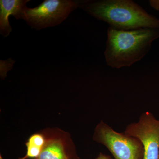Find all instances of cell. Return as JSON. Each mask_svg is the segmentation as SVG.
Masks as SVG:
<instances>
[{
    "label": "cell",
    "instance_id": "8992f818",
    "mask_svg": "<svg viewBox=\"0 0 159 159\" xmlns=\"http://www.w3.org/2000/svg\"><path fill=\"white\" fill-rule=\"evenodd\" d=\"M45 145L34 159H80L70 134L58 127L43 129Z\"/></svg>",
    "mask_w": 159,
    "mask_h": 159
},
{
    "label": "cell",
    "instance_id": "5b68a950",
    "mask_svg": "<svg viewBox=\"0 0 159 159\" xmlns=\"http://www.w3.org/2000/svg\"><path fill=\"white\" fill-rule=\"evenodd\" d=\"M124 132L142 142L143 159H159V119L153 114L148 111L143 113L138 122L126 126Z\"/></svg>",
    "mask_w": 159,
    "mask_h": 159
},
{
    "label": "cell",
    "instance_id": "30bf717a",
    "mask_svg": "<svg viewBox=\"0 0 159 159\" xmlns=\"http://www.w3.org/2000/svg\"><path fill=\"white\" fill-rule=\"evenodd\" d=\"M149 4L154 9L159 11V1H149Z\"/></svg>",
    "mask_w": 159,
    "mask_h": 159
},
{
    "label": "cell",
    "instance_id": "277c9868",
    "mask_svg": "<svg viewBox=\"0 0 159 159\" xmlns=\"http://www.w3.org/2000/svg\"><path fill=\"white\" fill-rule=\"evenodd\" d=\"M78 8V1L45 0L35 8L27 7L23 20L31 28L39 30L58 25Z\"/></svg>",
    "mask_w": 159,
    "mask_h": 159
},
{
    "label": "cell",
    "instance_id": "7a4b0ae2",
    "mask_svg": "<svg viewBox=\"0 0 159 159\" xmlns=\"http://www.w3.org/2000/svg\"><path fill=\"white\" fill-rule=\"evenodd\" d=\"M104 52L107 65L113 68L130 67L148 53L152 43L159 38V29L122 30L109 27Z\"/></svg>",
    "mask_w": 159,
    "mask_h": 159
},
{
    "label": "cell",
    "instance_id": "52a82bcc",
    "mask_svg": "<svg viewBox=\"0 0 159 159\" xmlns=\"http://www.w3.org/2000/svg\"><path fill=\"white\" fill-rule=\"evenodd\" d=\"M29 0L0 1V33L6 38L12 31L9 22V16L12 15L16 19H23L24 12Z\"/></svg>",
    "mask_w": 159,
    "mask_h": 159
},
{
    "label": "cell",
    "instance_id": "8fae6325",
    "mask_svg": "<svg viewBox=\"0 0 159 159\" xmlns=\"http://www.w3.org/2000/svg\"><path fill=\"white\" fill-rule=\"evenodd\" d=\"M96 159H111V158L108 156L100 152Z\"/></svg>",
    "mask_w": 159,
    "mask_h": 159
},
{
    "label": "cell",
    "instance_id": "9c48e42d",
    "mask_svg": "<svg viewBox=\"0 0 159 159\" xmlns=\"http://www.w3.org/2000/svg\"><path fill=\"white\" fill-rule=\"evenodd\" d=\"M15 61L12 59L7 60H1V77L2 79H4L7 76L8 71L11 70L13 67Z\"/></svg>",
    "mask_w": 159,
    "mask_h": 159
},
{
    "label": "cell",
    "instance_id": "7c38bea8",
    "mask_svg": "<svg viewBox=\"0 0 159 159\" xmlns=\"http://www.w3.org/2000/svg\"><path fill=\"white\" fill-rule=\"evenodd\" d=\"M0 159H3V157H2V156L1 155H0Z\"/></svg>",
    "mask_w": 159,
    "mask_h": 159
},
{
    "label": "cell",
    "instance_id": "4fadbf2b",
    "mask_svg": "<svg viewBox=\"0 0 159 159\" xmlns=\"http://www.w3.org/2000/svg\"></svg>",
    "mask_w": 159,
    "mask_h": 159
},
{
    "label": "cell",
    "instance_id": "6da1fadb",
    "mask_svg": "<svg viewBox=\"0 0 159 159\" xmlns=\"http://www.w3.org/2000/svg\"><path fill=\"white\" fill-rule=\"evenodd\" d=\"M78 3L80 9L114 29H159V19L131 0H86Z\"/></svg>",
    "mask_w": 159,
    "mask_h": 159
},
{
    "label": "cell",
    "instance_id": "ba28073f",
    "mask_svg": "<svg viewBox=\"0 0 159 159\" xmlns=\"http://www.w3.org/2000/svg\"><path fill=\"white\" fill-rule=\"evenodd\" d=\"M45 143V135L43 130L32 134L25 144L27 148L26 154L19 159L36 158L41 152Z\"/></svg>",
    "mask_w": 159,
    "mask_h": 159
},
{
    "label": "cell",
    "instance_id": "3957f363",
    "mask_svg": "<svg viewBox=\"0 0 159 159\" xmlns=\"http://www.w3.org/2000/svg\"><path fill=\"white\" fill-rule=\"evenodd\" d=\"M93 140L105 146L115 159H143L144 148L137 138L119 133L101 121L94 129Z\"/></svg>",
    "mask_w": 159,
    "mask_h": 159
}]
</instances>
